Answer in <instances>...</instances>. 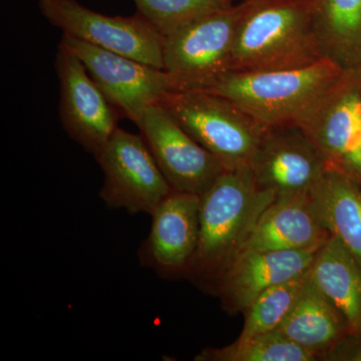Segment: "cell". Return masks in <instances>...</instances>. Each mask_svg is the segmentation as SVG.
Returning a JSON list of instances; mask_svg holds the SVG:
<instances>
[{"label": "cell", "mask_w": 361, "mask_h": 361, "mask_svg": "<svg viewBox=\"0 0 361 361\" xmlns=\"http://www.w3.org/2000/svg\"><path fill=\"white\" fill-rule=\"evenodd\" d=\"M40 13L63 35L163 70V35L139 13L110 16L78 0H39Z\"/></svg>", "instance_id": "52a82bcc"}, {"label": "cell", "mask_w": 361, "mask_h": 361, "mask_svg": "<svg viewBox=\"0 0 361 361\" xmlns=\"http://www.w3.org/2000/svg\"><path fill=\"white\" fill-rule=\"evenodd\" d=\"M201 195L173 191L151 214L140 263L161 278L186 276L198 248Z\"/></svg>", "instance_id": "8fae6325"}, {"label": "cell", "mask_w": 361, "mask_h": 361, "mask_svg": "<svg viewBox=\"0 0 361 361\" xmlns=\"http://www.w3.org/2000/svg\"><path fill=\"white\" fill-rule=\"evenodd\" d=\"M59 82V118L66 134L96 155L118 129V114L84 63L61 44L54 61Z\"/></svg>", "instance_id": "30bf717a"}, {"label": "cell", "mask_w": 361, "mask_h": 361, "mask_svg": "<svg viewBox=\"0 0 361 361\" xmlns=\"http://www.w3.org/2000/svg\"><path fill=\"white\" fill-rule=\"evenodd\" d=\"M310 278L343 316L350 334L361 337V266L331 236L316 253Z\"/></svg>", "instance_id": "d6986e66"}, {"label": "cell", "mask_w": 361, "mask_h": 361, "mask_svg": "<svg viewBox=\"0 0 361 361\" xmlns=\"http://www.w3.org/2000/svg\"><path fill=\"white\" fill-rule=\"evenodd\" d=\"M322 58L361 73V0H310Z\"/></svg>", "instance_id": "ac0fdd59"}, {"label": "cell", "mask_w": 361, "mask_h": 361, "mask_svg": "<svg viewBox=\"0 0 361 361\" xmlns=\"http://www.w3.org/2000/svg\"><path fill=\"white\" fill-rule=\"evenodd\" d=\"M330 237L316 215L310 194L279 197L259 218L238 256L249 252L319 248Z\"/></svg>", "instance_id": "9a60e30c"}, {"label": "cell", "mask_w": 361, "mask_h": 361, "mask_svg": "<svg viewBox=\"0 0 361 361\" xmlns=\"http://www.w3.org/2000/svg\"><path fill=\"white\" fill-rule=\"evenodd\" d=\"M319 248L241 254L216 288L223 310L229 314L243 313L263 292L310 270Z\"/></svg>", "instance_id": "5bb4252c"}, {"label": "cell", "mask_w": 361, "mask_h": 361, "mask_svg": "<svg viewBox=\"0 0 361 361\" xmlns=\"http://www.w3.org/2000/svg\"><path fill=\"white\" fill-rule=\"evenodd\" d=\"M247 0L201 16L163 37V70L177 90H199L230 71L235 32Z\"/></svg>", "instance_id": "5b68a950"}, {"label": "cell", "mask_w": 361, "mask_h": 361, "mask_svg": "<svg viewBox=\"0 0 361 361\" xmlns=\"http://www.w3.org/2000/svg\"><path fill=\"white\" fill-rule=\"evenodd\" d=\"M197 361H316L312 353L279 329L236 341L219 348H204Z\"/></svg>", "instance_id": "ffe728a7"}, {"label": "cell", "mask_w": 361, "mask_h": 361, "mask_svg": "<svg viewBox=\"0 0 361 361\" xmlns=\"http://www.w3.org/2000/svg\"><path fill=\"white\" fill-rule=\"evenodd\" d=\"M299 129L329 169L338 168L361 147V73H346Z\"/></svg>", "instance_id": "4fadbf2b"}, {"label": "cell", "mask_w": 361, "mask_h": 361, "mask_svg": "<svg viewBox=\"0 0 361 361\" xmlns=\"http://www.w3.org/2000/svg\"><path fill=\"white\" fill-rule=\"evenodd\" d=\"M276 195L260 189L251 167L225 170L201 195L198 248L186 277L215 294L221 278Z\"/></svg>", "instance_id": "6da1fadb"}, {"label": "cell", "mask_w": 361, "mask_h": 361, "mask_svg": "<svg viewBox=\"0 0 361 361\" xmlns=\"http://www.w3.org/2000/svg\"><path fill=\"white\" fill-rule=\"evenodd\" d=\"M59 44L80 58L118 116L135 123L149 106L160 103L169 92L177 90L172 78L161 68L70 35H63Z\"/></svg>", "instance_id": "ba28073f"}, {"label": "cell", "mask_w": 361, "mask_h": 361, "mask_svg": "<svg viewBox=\"0 0 361 361\" xmlns=\"http://www.w3.org/2000/svg\"><path fill=\"white\" fill-rule=\"evenodd\" d=\"M94 157L104 173L99 198L106 208L151 215L174 191L141 134L118 128Z\"/></svg>", "instance_id": "8992f818"}, {"label": "cell", "mask_w": 361, "mask_h": 361, "mask_svg": "<svg viewBox=\"0 0 361 361\" xmlns=\"http://www.w3.org/2000/svg\"><path fill=\"white\" fill-rule=\"evenodd\" d=\"M336 171L348 176L361 185V147L348 156Z\"/></svg>", "instance_id": "603a6c76"}, {"label": "cell", "mask_w": 361, "mask_h": 361, "mask_svg": "<svg viewBox=\"0 0 361 361\" xmlns=\"http://www.w3.org/2000/svg\"><path fill=\"white\" fill-rule=\"evenodd\" d=\"M159 104L225 170L251 167L268 130L231 101L212 92L172 90Z\"/></svg>", "instance_id": "277c9868"}, {"label": "cell", "mask_w": 361, "mask_h": 361, "mask_svg": "<svg viewBox=\"0 0 361 361\" xmlns=\"http://www.w3.org/2000/svg\"><path fill=\"white\" fill-rule=\"evenodd\" d=\"M256 184L279 197L310 194L326 171V161L297 127L268 129L251 165Z\"/></svg>", "instance_id": "7c38bea8"}, {"label": "cell", "mask_w": 361, "mask_h": 361, "mask_svg": "<svg viewBox=\"0 0 361 361\" xmlns=\"http://www.w3.org/2000/svg\"><path fill=\"white\" fill-rule=\"evenodd\" d=\"M279 330L317 360H324L350 334L343 316L310 277Z\"/></svg>", "instance_id": "2e32d148"}, {"label": "cell", "mask_w": 361, "mask_h": 361, "mask_svg": "<svg viewBox=\"0 0 361 361\" xmlns=\"http://www.w3.org/2000/svg\"><path fill=\"white\" fill-rule=\"evenodd\" d=\"M310 277L308 270L258 296L243 312L245 322L239 338H249L279 329L302 293Z\"/></svg>", "instance_id": "44dd1931"}, {"label": "cell", "mask_w": 361, "mask_h": 361, "mask_svg": "<svg viewBox=\"0 0 361 361\" xmlns=\"http://www.w3.org/2000/svg\"><path fill=\"white\" fill-rule=\"evenodd\" d=\"M174 191L205 193L225 171L160 104L149 106L135 123Z\"/></svg>", "instance_id": "9c48e42d"}, {"label": "cell", "mask_w": 361, "mask_h": 361, "mask_svg": "<svg viewBox=\"0 0 361 361\" xmlns=\"http://www.w3.org/2000/svg\"><path fill=\"white\" fill-rule=\"evenodd\" d=\"M320 59L310 0H247L235 32L230 71L296 70Z\"/></svg>", "instance_id": "3957f363"}, {"label": "cell", "mask_w": 361, "mask_h": 361, "mask_svg": "<svg viewBox=\"0 0 361 361\" xmlns=\"http://www.w3.org/2000/svg\"><path fill=\"white\" fill-rule=\"evenodd\" d=\"M345 73L323 59L296 70L229 71L199 90L229 99L268 129L299 128Z\"/></svg>", "instance_id": "7a4b0ae2"}, {"label": "cell", "mask_w": 361, "mask_h": 361, "mask_svg": "<svg viewBox=\"0 0 361 361\" xmlns=\"http://www.w3.org/2000/svg\"><path fill=\"white\" fill-rule=\"evenodd\" d=\"M310 195L325 229L361 266V185L329 169Z\"/></svg>", "instance_id": "e0dca14e"}, {"label": "cell", "mask_w": 361, "mask_h": 361, "mask_svg": "<svg viewBox=\"0 0 361 361\" xmlns=\"http://www.w3.org/2000/svg\"><path fill=\"white\" fill-rule=\"evenodd\" d=\"M142 14L161 35L201 16L232 6L233 0H134Z\"/></svg>", "instance_id": "7402d4cb"}]
</instances>
